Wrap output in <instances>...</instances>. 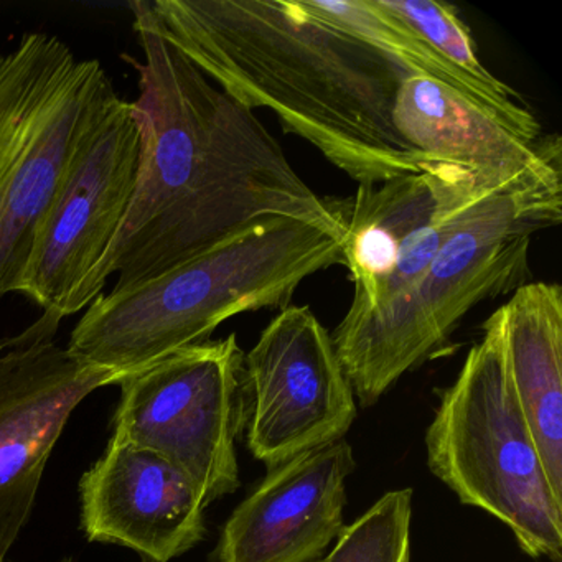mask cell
<instances>
[{
    "label": "cell",
    "mask_w": 562,
    "mask_h": 562,
    "mask_svg": "<svg viewBox=\"0 0 562 562\" xmlns=\"http://www.w3.org/2000/svg\"><path fill=\"white\" fill-rule=\"evenodd\" d=\"M130 8L144 54L133 60L139 169L123 228L91 278L90 301L111 276H120L113 291L133 288L276 216L344 241L335 199L302 180L255 111L167 41L150 2Z\"/></svg>",
    "instance_id": "6da1fadb"
},
{
    "label": "cell",
    "mask_w": 562,
    "mask_h": 562,
    "mask_svg": "<svg viewBox=\"0 0 562 562\" xmlns=\"http://www.w3.org/2000/svg\"><path fill=\"white\" fill-rule=\"evenodd\" d=\"M167 41L248 110H268L358 186L437 162L393 124L406 71L289 0H156Z\"/></svg>",
    "instance_id": "7a4b0ae2"
},
{
    "label": "cell",
    "mask_w": 562,
    "mask_h": 562,
    "mask_svg": "<svg viewBox=\"0 0 562 562\" xmlns=\"http://www.w3.org/2000/svg\"><path fill=\"white\" fill-rule=\"evenodd\" d=\"M561 222L559 159L470 205L406 291L374 311L347 312L331 340L358 403L376 404L439 351L473 307L528 284L531 236Z\"/></svg>",
    "instance_id": "3957f363"
},
{
    "label": "cell",
    "mask_w": 562,
    "mask_h": 562,
    "mask_svg": "<svg viewBox=\"0 0 562 562\" xmlns=\"http://www.w3.org/2000/svg\"><path fill=\"white\" fill-rule=\"evenodd\" d=\"M344 262L325 229L268 218L133 288L101 294L71 331L68 350L127 378L210 340L228 318L291 305L302 282Z\"/></svg>",
    "instance_id": "277c9868"
},
{
    "label": "cell",
    "mask_w": 562,
    "mask_h": 562,
    "mask_svg": "<svg viewBox=\"0 0 562 562\" xmlns=\"http://www.w3.org/2000/svg\"><path fill=\"white\" fill-rule=\"evenodd\" d=\"M426 450L430 472L462 505L503 522L529 558L562 562V499L513 393L498 311L440 394Z\"/></svg>",
    "instance_id": "5b68a950"
},
{
    "label": "cell",
    "mask_w": 562,
    "mask_h": 562,
    "mask_svg": "<svg viewBox=\"0 0 562 562\" xmlns=\"http://www.w3.org/2000/svg\"><path fill=\"white\" fill-rule=\"evenodd\" d=\"M236 334L182 348L121 381L113 439L153 450L180 470L206 506L239 488L245 430Z\"/></svg>",
    "instance_id": "8992f818"
},
{
    "label": "cell",
    "mask_w": 562,
    "mask_h": 562,
    "mask_svg": "<svg viewBox=\"0 0 562 562\" xmlns=\"http://www.w3.org/2000/svg\"><path fill=\"white\" fill-rule=\"evenodd\" d=\"M140 134L133 103L108 98L38 226L22 294L60 325L90 307L91 278L133 202Z\"/></svg>",
    "instance_id": "52a82bcc"
},
{
    "label": "cell",
    "mask_w": 562,
    "mask_h": 562,
    "mask_svg": "<svg viewBox=\"0 0 562 562\" xmlns=\"http://www.w3.org/2000/svg\"><path fill=\"white\" fill-rule=\"evenodd\" d=\"M519 177L493 179L459 164L432 162L424 172L363 183L353 195L335 199L345 228L344 265L355 285L348 314L374 311L411 288L465 210Z\"/></svg>",
    "instance_id": "ba28073f"
},
{
    "label": "cell",
    "mask_w": 562,
    "mask_h": 562,
    "mask_svg": "<svg viewBox=\"0 0 562 562\" xmlns=\"http://www.w3.org/2000/svg\"><path fill=\"white\" fill-rule=\"evenodd\" d=\"M243 387L246 446L268 469L344 440L357 419L331 334L307 305L266 325L243 358Z\"/></svg>",
    "instance_id": "9c48e42d"
},
{
    "label": "cell",
    "mask_w": 562,
    "mask_h": 562,
    "mask_svg": "<svg viewBox=\"0 0 562 562\" xmlns=\"http://www.w3.org/2000/svg\"><path fill=\"white\" fill-rule=\"evenodd\" d=\"M121 381L78 360L37 322L0 341V562L31 519L45 467L71 414L93 391Z\"/></svg>",
    "instance_id": "30bf717a"
},
{
    "label": "cell",
    "mask_w": 562,
    "mask_h": 562,
    "mask_svg": "<svg viewBox=\"0 0 562 562\" xmlns=\"http://www.w3.org/2000/svg\"><path fill=\"white\" fill-rule=\"evenodd\" d=\"M355 467L344 439L268 469L226 519L213 562L321 561L347 526V479Z\"/></svg>",
    "instance_id": "8fae6325"
},
{
    "label": "cell",
    "mask_w": 562,
    "mask_h": 562,
    "mask_svg": "<svg viewBox=\"0 0 562 562\" xmlns=\"http://www.w3.org/2000/svg\"><path fill=\"white\" fill-rule=\"evenodd\" d=\"M81 528L90 541L170 562L206 535L202 496L153 450L111 437L101 459L81 476Z\"/></svg>",
    "instance_id": "7c38bea8"
},
{
    "label": "cell",
    "mask_w": 562,
    "mask_h": 562,
    "mask_svg": "<svg viewBox=\"0 0 562 562\" xmlns=\"http://www.w3.org/2000/svg\"><path fill=\"white\" fill-rule=\"evenodd\" d=\"M103 65L77 60L0 177V297L22 294L38 226L111 94Z\"/></svg>",
    "instance_id": "4fadbf2b"
},
{
    "label": "cell",
    "mask_w": 562,
    "mask_h": 562,
    "mask_svg": "<svg viewBox=\"0 0 562 562\" xmlns=\"http://www.w3.org/2000/svg\"><path fill=\"white\" fill-rule=\"evenodd\" d=\"M391 117L397 134L414 150L493 179H515L562 157L558 136L529 143L475 101L417 75L401 81Z\"/></svg>",
    "instance_id": "5bb4252c"
},
{
    "label": "cell",
    "mask_w": 562,
    "mask_h": 562,
    "mask_svg": "<svg viewBox=\"0 0 562 562\" xmlns=\"http://www.w3.org/2000/svg\"><path fill=\"white\" fill-rule=\"evenodd\" d=\"M506 371L535 437L549 485L562 499V289L528 282L496 308Z\"/></svg>",
    "instance_id": "9a60e30c"
},
{
    "label": "cell",
    "mask_w": 562,
    "mask_h": 562,
    "mask_svg": "<svg viewBox=\"0 0 562 562\" xmlns=\"http://www.w3.org/2000/svg\"><path fill=\"white\" fill-rule=\"evenodd\" d=\"M308 14L396 61L406 74L430 78L462 93L488 111L503 126L529 143L541 139V124L528 104H512L488 91L453 67L407 25L390 18L374 0H301Z\"/></svg>",
    "instance_id": "2e32d148"
},
{
    "label": "cell",
    "mask_w": 562,
    "mask_h": 562,
    "mask_svg": "<svg viewBox=\"0 0 562 562\" xmlns=\"http://www.w3.org/2000/svg\"><path fill=\"white\" fill-rule=\"evenodd\" d=\"M77 60L65 42L42 32L25 34L8 54L0 52V177Z\"/></svg>",
    "instance_id": "e0dca14e"
},
{
    "label": "cell",
    "mask_w": 562,
    "mask_h": 562,
    "mask_svg": "<svg viewBox=\"0 0 562 562\" xmlns=\"http://www.w3.org/2000/svg\"><path fill=\"white\" fill-rule=\"evenodd\" d=\"M378 8L407 25L414 34L439 52L453 67L475 81L492 97L512 104H526L508 85L493 77L476 54L472 32L453 5L436 0H374Z\"/></svg>",
    "instance_id": "ac0fdd59"
},
{
    "label": "cell",
    "mask_w": 562,
    "mask_h": 562,
    "mask_svg": "<svg viewBox=\"0 0 562 562\" xmlns=\"http://www.w3.org/2000/svg\"><path fill=\"white\" fill-rule=\"evenodd\" d=\"M413 490L384 493L347 525L322 562H411Z\"/></svg>",
    "instance_id": "d6986e66"
},
{
    "label": "cell",
    "mask_w": 562,
    "mask_h": 562,
    "mask_svg": "<svg viewBox=\"0 0 562 562\" xmlns=\"http://www.w3.org/2000/svg\"><path fill=\"white\" fill-rule=\"evenodd\" d=\"M61 562H74V561H71V559H65V561H61Z\"/></svg>",
    "instance_id": "ffe728a7"
},
{
    "label": "cell",
    "mask_w": 562,
    "mask_h": 562,
    "mask_svg": "<svg viewBox=\"0 0 562 562\" xmlns=\"http://www.w3.org/2000/svg\"><path fill=\"white\" fill-rule=\"evenodd\" d=\"M315 562H322V559H321V561H315Z\"/></svg>",
    "instance_id": "44dd1931"
}]
</instances>
